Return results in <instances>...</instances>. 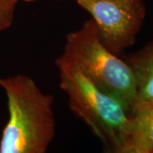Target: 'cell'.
I'll return each mask as SVG.
<instances>
[{
	"label": "cell",
	"instance_id": "obj_6",
	"mask_svg": "<svg viewBox=\"0 0 153 153\" xmlns=\"http://www.w3.org/2000/svg\"><path fill=\"white\" fill-rule=\"evenodd\" d=\"M128 139L153 152V105L132 114Z\"/></svg>",
	"mask_w": 153,
	"mask_h": 153
},
{
	"label": "cell",
	"instance_id": "obj_2",
	"mask_svg": "<svg viewBox=\"0 0 153 153\" xmlns=\"http://www.w3.org/2000/svg\"><path fill=\"white\" fill-rule=\"evenodd\" d=\"M55 65L69 108L100 140L103 153H118L129 138L130 111L120 100L96 86L77 67Z\"/></svg>",
	"mask_w": 153,
	"mask_h": 153
},
{
	"label": "cell",
	"instance_id": "obj_1",
	"mask_svg": "<svg viewBox=\"0 0 153 153\" xmlns=\"http://www.w3.org/2000/svg\"><path fill=\"white\" fill-rule=\"evenodd\" d=\"M0 87L9 113L0 153H47L56 131L53 96L22 74L0 77Z\"/></svg>",
	"mask_w": 153,
	"mask_h": 153
},
{
	"label": "cell",
	"instance_id": "obj_9",
	"mask_svg": "<svg viewBox=\"0 0 153 153\" xmlns=\"http://www.w3.org/2000/svg\"><path fill=\"white\" fill-rule=\"evenodd\" d=\"M18 1H26V2H31V1H34V0H18Z\"/></svg>",
	"mask_w": 153,
	"mask_h": 153
},
{
	"label": "cell",
	"instance_id": "obj_3",
	"mask_svg": "<svg viewBox=\"0 0 153 153\" xmlns=\"http://www.w3.org/2000/svg\"><path fill=\"white\" fill-rule=\"evenodd\" d=\"M55 64L77 67L100 89L120 100L132 114L135 81L131 67L105 47L92 19L66 35L64 50Z\"/></svg>",
	"mask_w": 153,
	"mask_h": 153
},
{
	"label": "cell",
	"instance_id": "obj_7",
	"mask_svg": "<svg viewBox=\"0 0 153 153\" xmlns=\"http://www.w3.org/2000/svg\"><path fill=\"white\" fill-rule=\"evenodd\" d=\"M18 0H0V33L10 27Z\"/></svg>",
	"mask_w": 153,
	"mask_h": 153
},
{
	"label": "cell",
	"instance_id": "obj_8",
	"mask_svg": "<svg viewBox=\"0 0 153 153\" xmlns=\"http://www.w3.org/2000/svg\"><path fill=\"white\" fill-rule=\"evenodd\" d=\"M118 153H153L151 151L143 148L142 146L137 145L136 143L132 141L131 140H128L125 144L122 146Z\"/></svg>",
	"mask_w": 153,
	"mask_h": 153
},
{
	"label": "cell",
	"instance_id": "obj_5",
	"mask_svg": "<svg viewBox=\"0 0 153 153\" xmlns=\"http://www.w3.org/2000/svg\"><path fill=\"white\" fill-rule=\"evenodd\" d=\"M135 81L132 114L153 105V41L127 57Z\"/></svg>",
	"mask_w": 153,
	"mask_h": 153
},
{
	"label": "cell",
	"instance_id": "obj_4",
	"mask_svg": "<svg viewBox=\"0 0 153 153\" xmlns=\"http://www.w3.org/2000/svg\"><path fill=\"white\" fill-rule=\"evenodd\" d=\"M92 16L99 38L115 55L134 44L146 16L144 0H76Z\"/></svg>",
	"mask_w": 153,
	"mask_h": 153
}]
</instances>
